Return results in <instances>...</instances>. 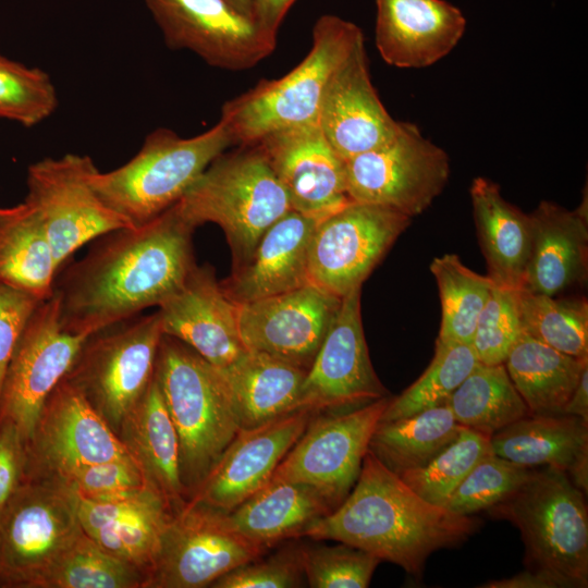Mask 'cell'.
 <instances>
[{
  "label": "cell",
  "instance_id": "6da1fadb",
  "mask_svg": "<svg viewBox=\"0 0 588 588\" xmlns=\"http://www.w3.org/2000/svg\"><path fill=\"white\" fill-rule=\"evenodd\" d=\"M194 230L172 206L142 225L95 238L86 255L54 282L62 328L89 335L158 307L196 265Z\"/></svg>",
  "mask_w": 588,
  "mask_h": 588
},
{
  "label": "cell",
  "instance_id": "7a4b0ae2",
  "mask_svg": "<svg viewBox=\"0 0 588 588\" xmlns=\"http://www.w3.org/2000/svg\"><path fill=\"white\" fill-rule=\"evenodd\" d=\"M477 526L474 517L422 499L368 450L344 501L301 537L356 547L418 579L431 553L462 543Z\"/></svg>",
  "mask_w": 588,
  "mask_h": 588
},
{
  "label": "cell",
  "instance_id": "3957f363",
  "mask_svg": "<svg viewBox=\"0 0 588 588\" xmlns=\"http://www.w3.org/2000/svg\"><path fill=\"white\" fill-rule=\"evenodd\" d=\"M194 229L218 224L243 265L266 230L292 208L285 189L257 145L218 156L174 205Z\"/></svg>",
  "mask_w": 588,
  "mask_h": 588
},
{
  "label": "cell",
  "instance_id": "277c9868",
  "mask_svg": "<svg viewBox=\"0 0 588 588\" xmlns=\"http://www.w3.org/2000/svg\"><path fill=\"white\" fill-rule=\"evenodd\" d=\"M311 37L309 52L292 71L262 79L223 105L220 119L233 144L247 146L274 132L318 123L332 73L364 35L356 24L326 14L315 23Z\"/></svg>",
  "mask_w": 588,
  "mask_h": 588
},
{
  "label": "cell",
  "instance_id": "5b68a950",
  "mask_svg": "<svg viewBox=\"0 0 588 588\" xmlns=\"http://www.w3.org/2000/svg\"><path fill=\"white\" fill-rule=\"evenodd\" d=\"M155 378L177 432L183 485L196 488L241 429L224 381L218 368L168 335Z\"/></svg>",
  "mask_w": 588,
  "mask_h": 588
},
{
  "label": "cell",
  "instance_id": "8992f818",
  "mask_svg": "<svg viewBox=\"0 0 588 588\" xmlns=\"http://www.w3.org/2000/svg\"><path fill=\"white\" fill-rule=\"evenodd\" d=\"M231 145V132L221 119L186 138L160 127L147 135L126 163L108 172L98 170L91 185L108 207L138 226L174 206Z\"/></svg>",
  "mask_w": 588,
  "mask_h": 588
},
{
  "label": "cell",
  "instance_id": "52a82bcc",
  "mask_svg": "<svg viewBox=\"0 0 588 588\" xmlns=\"http://www.w3.org/2000/svg\"><path fill=\"white\" fill-rule=\"evenodd\" d=\"M586 494L558 468H532L507 498L487 511L515 525L527 568L550 569L588 586Z\"/></svg>",
  "mask_w": 588,
  "mask_h": 588
},
{
  "label": "cell",
  "instance_id": "ba28073f",
  "mask_svg": "<svg viewBox=\"0 0 588 588\" xmlns=\"http://www.w3.org/2000/svg\"><path fill=\"white\" fill-rule=\"evenodd\" d=\"M162 338L158 311L109 324L86 338L64 378L117 432L154 378Z\"/></svg>",
  "mask_w": 588,
  "mask_h": 588
},
{
  "label": "cell",
  "instance_id": "9c48e42d",
  "mask_svg": "<svg viewBox=\"0 0 588 588\" xmlns=\"http://www.w3.org/2000/svg\"><path fill=\"white\" fill-rule=\"evenodd\" d=\"M83 531L76 494L56 478H25L0 514V587L37 588Z\"/></svg>",
  "mask_w": 588,
  "mask_h": 588
},
{
  "label": "cell",
  "instance_id": "30bf717a",
  "mask_svg": "<svg viewBox=\"0 0 588 588\" xmlns=\"http://www.w3.org/2000/svg\"><path fill=\"white\" fill-rule=\"evenodd\" d=\"M344 169L352 201L387 207L411 218L432 204L450 176L446 152L408 122H401L385 145L344 161Z\"/></svg>",
  "mask_w": 588,
  "mask_h": 588
},
{
  "label": "cell",
  "instance_id": "8fae6325",
  "mask_svg": "<svg viewBox=\"0 0 588 588\" xmlns=\"http://www.w3.org/2000/svg\"><path fill=\"white\" fill-rule=\"evenodd\" d=\"M98 171L89 156L45 158L27 171V201L39 217L60 269L83 245L110 231L133 228L91 185Z\"/></svg>",
  "mask_w": 588,
  "mask_h": 588
},
{
  "label": "cell",
  "instance_id": "7c38bea8",
  "mask_svg": "<svg viewBox=\"0 0 588 588\" xmlns=\"http://www.w3.org/2000/svg\"><path fill=\"white\" fill-rule=\"evenodd\" d=\"M411 217L387 207L351 201L319 220L308 250V277L338 297L362 287Z\"/></svg>",
  "mask_w": 588,
  "mask_h": 588
},
{
  "label": "cell",
  "instance_id": "4fadbf2b",
  "mask_svg": "<svg viewBox=\"0 0 588 588\" xmlns=\"http://www.w3.org/2000/svg\"><path fill=\"white\" fill-rule=\"evenodd\" d=\"M389 402L385 396L341 414L311 419L273 477L313 488L333 511L354 487Z\"/></svg>",
  "mask_w": 588,
  "mask_h": 588
},
{
  "label": "cell",
  "instance_id": "5bb4252c",
  "mask_svg": "<svg viewBox=\"0 0 588 588\" xmlns=\"http://www.w3.org/2000/svg\"><path fill=\"white\" fill-rule=\"evenodd\" d=\"M87 336L62 328L54 293L29 317L11 357L0 396V421L13 422L25 444L33 437L48 396L72 367Z\"/></svg>",
  "mask_w": 588,
  "mask_h": 588
},
{
  "label": "cell",
  "instance_id": "9a60e30c",
  "mask_svg": "<svg viewBox=\"0 0 588 588\" xmlns=\"http://www.w3.org/2000/svg\"><path fill=\"white\" fill-rule=\"evenodd\" d=\"M264 548L231 531L221 513L187 502L170 518L145 588H201L256 560Z\"/></svg>",
  "mask_w": 588,
  "mask_h": 588
},
{
  "label": "cell",
  "instance_id": "2e32d148",
  "mask_svg": "<svg viewBox=\"0 0 588 588\" xmlns=\"http://www.w3.org/2000/svg\"><path fill=\"white\" fill-rule=\"evenodd\" d=\"M25 450V478L57 477L78 465L132 458L107 420L65 378L48 396Z\"/></svg>",
  "mask_w": 588,
  "mask_h": 588
},
{
  "label": "cell",
  "instance_id": "e0dca14e",
  "mask_svg": "<svg viewBox=\"0 0 588 588\" xmlns=\"http://www.w3.org/2000/svg\"><path fill=\"white\" fill-rule=\"evenodd\" d=\"M171 49H187L209 65L250 69L275 49L253 19L225 0H145Z\"/></svg>",
  "mask_w": 588,
  "mask_h": 588
},
{
  "label": "cell",
  "instance_id": "ac0fdd59",
  "mask_svg": "<svg viewBox=\"0 0 588 588\" xmlns=\"http://www.w3.org/2000/svg\"><path fill=\"white\" fill-rule=\"evenodd\" d=\"M362 287L348 292L306 372L298 409L360 407L388 396L369 358L360 314Z\"/></svg>",
  "mask_w": 588,
  "mask_h": 588
},
{
  "label": "cell",
  "instance_id": "d6986e66",
  "mask_svg": "<svg viewBox=\"0 0 588 588\" xmlns=\"http://www.w3.org/2000/svg\"><path fill=\"white\" fill-rule=\"evenodd\" d=\"M341 299L309 283L238 304L242 343L246 351L270 355L307 371Z\"/></svg>",
  "mask_w": 588,
  "mask_h": 588
},
{
  "label": "cell",
  "instance_id": "ffe728a7",
  "mask_svg": "<svg viewBox=\"0 0 588 588\" xmlns=\"http://www.w3.org/2000/svg\"><path fill=\"white\" fill-rule=\"evenodd\" d=\"M314 413L301 408L254 428H241L189 502L221 513L236 507L272 478Z\"/></svg>",
  "mask_w": 588,
  "mask_h": 588
},
{
  "label": "cell",
  "instance_id": "44dd1931",
  "mask_svg": "<svg viewBox=\"0 0 588 588\" xmlns=\"http://www.w3.org/2000/svg\"><path fill=\"white\" fill-rule=\"evenodd\" d=\"M252 145L266 156L293 210L321 220L352 201L344 161L319 123L274 132Z\"/></svg>",
  "mask_w": 588,
  "mask_h": 588
},
{
  "label": "cell",
  "instance_id": "7402d4cb",
  "mask_svg": "<svg viewBox=\"0 0 588 588\" xmlns=\"http://www.w3.org/2000/svg\"><path fill=\"white\" fill-rule=\"evenodd\" d=\"M318 123L343 161L381 147L397 134L401 122L389 114L371 83L365 38L332 73Z\"/></svg>",
  "mask_w": 588,
  "mask_h": 588
},
{
  "label": "cell",
  "instance_id": "603a6c76",
  "mask_svg": "<svg viewBox=\"0 0 588 588\" xmlns=\"http://www.w3.org/2000/svg\"><path fill=\"white\" fill-rule=\"evenodd\" d=\"M237 308L238 304L224 294L213 269L195 265L157 311L163 335L186 344L216 368H224L246 352Z\"/></svg>",
  "mask_w": 588,
  "mask_h": 588
},
{
  "label": "cell",
  "instance_id": "cb8c5ba5",
  "mask_svg": "<svg viewBox=\"0 0 588 588\" xmlns=\"http://www.w3.org/2000/svg\"><path fill=\"white\" fill-rule=\"evenodd\" d=\"M375 40L381 58L402 69L429 66L462 39L466 19L445 0H376Z\"/></svg>",
  "mask_w": 588,
  "mask_h": 588
},
{
  "label": "cell",
  "instance_id": "d4e9b609",
  "mask_svg": "<svg viewBox=\"0 0 588 588\" xmlns=\"http://www.w3.org/2000/svg\"><path fill=\"white\" fill-rule=\"evenodd\" d=\"M76 509L81 527L89 538L112 556L140 568L148 576L172 517L171 504L160 493L144 486L108 501H93L76 494Z\"/></svg>",
  "mask_w": 588,
  "mask_h": 588
},
{
  "label": "cell",
  "instance_id": "484cf974",
  "mask_svg": "<svg viewBox=\"0 0 588 588\" xmlns=\"http://www.w3.org/2000/svg\"><path fill=\"white\" fill-rule=\"evenodd\" d=\"M318 221L293 209L277 220L247 260L220 282L224 294L244 304L309 284L308 250Z\"/></svg>",
  "mask_w": 588,
  "mask_h": 588
},
{
  "label": "cell",
  "instance_id": "4316f807",
  "mask_svg": "<svg viewBox=\"0 0 588 588\" xmlns=\"http://www.w3.org/2000/svg\"><path fill=\"white\" fill-rule=\"evenodd\" d=\"M530 216V247L522 290L559 296L585 284L588 273L587 204L575 210L543 200Z\"/></svg>",
  "mask_w": 588,
  "mask_h": 588
},
{
  "label": "cell",
  "instance_id": "83f0119b",
  "mask_svg": "<svg viewBox=\"0 0 588 588\" xmlns=\"http://www.w3.org/2000/svg\"><path fill=\"white\" fill-rule=\"evenodd\" d=\"M493 454L536 468L565 471L588 491V422L566 414H529L490 437Z\"/></svg>",
  "mask_w": 588,
  "mask_h": 588
},
{
  "label": "cell",
  "instance_id": "f1b7e54d",
  "mask_svg": "<svg viewBox=\"0 0 588 588\" xmlns=\"http://www.w3.org/2000/svg\"><path fill=\"white\" fill-rule=\"evenodd\" d=\"M117 433L140 469L148 487L171 505L182 503L180 442L155 378L126 414Z\"/></svg>",
  "mask_w": 588,
  "mask_h": 588
},
{
  "label": "cell",
  "instance_id": "f546056e",
  "mask_svg": "<svg viewBox=\"0 0 588 588\" xmlns=\"http://www.w3.org/2000/svg\"><path fill=\"white\" fill-rule=\"evenodd\" d=\"M473 215L488 277L501 287L520 290L530 247V216L501 195L489 179L473 180Z\"/></svg>",
  "mask_w": 588,
  "mask_h": 588
},
{
  "label": "cell",
  "instance_id": "4dcf8cb0",
  "mask_svg": "<svg viewBox=\"0 0 588 588\" xmlns=\"http://www.w3.org/2000/svg\"><path fill=\"white\" fill-rule=\"evenodd\" d=\"M330 512V504L313 488L272 476L236 507L220 513L231 531L266 549L301 537L310 523Z\"/></svg>",
  "mask_w": 588,
  "mask_h": 588
},
{
  "label": "cell",
  "instance_id": "1f68e13d",
  "mask_svg": "<svg viewBox=\"0 0 588 588\" xmlns=\"http://www.w3.org/2000/svg\"><path fill=\"white\" fill-rule=\"evenodd\" d=\"M241 428H254L298 409L306 370L270 355L246 351L218 368Z\"/></svg>",
  "mask_w": 588,
  "mask_h": 588
},
{
  "label": "cell",
  "instance_id": "d6a6232c",
  "mask_svg": "<svg viewBox=\"0 0 588 588\" xmlns=\"http://www.w3.org/2000/svg\"><path fill=\"white\" fill-rule=\"evenodd\" d=\"M58 270L34 208L25 200L0 208V283L45 301L53 293Z\"/></svg>",
  "mask_w": 588,
  "mask_h": 588
},
{
  "label": "cell",
  "instance_id": "836d02e7",
  "mask_svg": "<svg viewBox=\"0 0 588 588\" xmlns=\"http://www.w3.org/2000/svg\"><path fill=\"white\" fill-rule=\"evenodd\" d=\"M504 366L530 414H560L588 358L564 354L523 333Z\"/></svg>",
  "mask_w": 588,
  "mask_h": 588
},
{
  "label": "cell",
  "instance_id": "e575fe53",
  "mask_svg": "<svg viewBox=\"0 0 588 588\" xmlns=\"http://www.w3.org/2000/svg\"><path fill=\"white\" fill-rule=\"evenodd\" d=\"M448 403L391 421H380L368 450L396 475L419 468L458 434Z\"/></svg>",
  "mask_w": 588,
  "mask_h": 588
},
{
  "label": "cell",
  "instance_id": "d590c367",
  "mask_svg": "<svg viewBox=\"0 0 588 588\" xmlns=\"http://www.w3.org/2000/svg\"><path fill=\"white\" fill-rule=\"evenodd\" d=\"M456 421L487 437L530 414L504 364H478L448 400Z\"/></svg>",
  "mask_w": 588,
  "mask_h": 588
},
{
  "label": "cell",
  "instance_id": "8d00e7d4",
  "mask_svg": "<svg viewBox=\"0 0 588 588\" xmlns=\"http://www.w3.org/2000/svg\"><path fill=\"white\" fill-rule=\"evenodd\" d=\"M430 271L441 302V324L437 339L470 345L478 317L494 283L467 268L455 254L433 258Z\"/></svg>",
  "mask_w": 588,
  "mask_h": 588
},
{
  "label": "cell",
  "instance_id": "74e56055",
  "mask_svg": "<svg viewBox=\"0 0 588 588\" xmlns=\"http://www.w3.org/2000/svg\"><path fill=\"white\" fill-rule=\"evenodd\" d=\"M523 333L564 354L588 358V303L518 291Z\"/></svg>",
  "mask_w": 588,
  "mask_h": 588
},
{
  "label": "cell",
  "instance_id": "f35d334b",
  "mask_svg": "<svg viewBox=\"0 0 588 588\" xmlns=\"http://www.w3.org/2000/svg\"><path fill=\"white\" fill-rule=\"evenodd\" d=\"M146 580L144 571L112 556L82 531L37 588H145Z\"/></svg>",
  "mask_w": 588,
  "mask_h": 588
},
{
  "label": "cell",
  "instance_id": "ab89813d",
  "mask_svg": "<svg viewBox=\"0 0 588 588\" xmlns=\"http://www.w3.org/2000/svg\"><path fill=\"white\" fill-rule=\"evenodd\" d=\"M479 364L471 345L436 340L434 355L422 375L390 399L380 421H391L448 403L451 394Z\"/></svg>",
  "mask_w": 588,
  "mask_h": 588
},
{
  "label": "cell",
  "instance_id": "60d3db41",
  "mask_svg": "<svg viewBox=\"0 0 588 588\" xmlns=\"http://www.w3.org/2000/svg\"><path fill=\"white\" fill-rule=\"evenodd\" d=\"M491 452L489 437L462 426L456 438L426 465L399 476L422 499L445 507L473 467Z\"/></svg>",
  "mask_w": 588,
  "mask_h": 588
},
{
  "label": "cell",
  "instance_id": "b9f144b4",
  "mask_svg": "<svg viewBox=\"0 0 588 588\" xmlns=\"http://www.w3.org/2000/svg\"><path fill=\"white\" fill-rule=\"evenodd\" d=\"M58 106L50 76L0 54V118L34 126L49 118Z\"/></svg>",
  "mask_w": 588,
  "mask_h": 588
},
{
  "label": "cell",
  "instance_id": "7bdbcfd3",
  "mask_svg": "<svg viewBox=\"0 0 588 588\" xmlns=\"http://www.w3.org/2000/svg\"><path fill=\"white\" fill-rule=\"evenodd\" d=\"M532 468L492 452L482 457L452 493L445 509L471 516L501 502L530 475Z\"/></svg>",
  "mask_w": 588,
  "mask_h": 588
},
{
  "label": "cell",
  "instance_id": "ee69618b",
  "mask_svg": "<svg viewBox=\"0 0 588 588\" xmlns=\"http://www.w3.org/2000/svg\"><path fill=\"white\" fill-rule=\"evenodd\" d=\"M304 576L313 588H366L377 565L375 555L341 542L298 549Z\"/></svg>",
  "mask_w": 588,
  "mask_h": 588
},
{
  "label": "cell",
  "instance_id": "f6af8a7d",
  "mask_svg": "<svg viewBox=\"0 0 588 588\" xmlns=\"http://www.w3.org/2000/svg\"><path fill=\"white\" fill-rule=\"evenodd\" d=\"M518 291L493 285L478 317L470 344L480 364H504L523 334Z\"/></svg>",
  "mask_w": 588,
  "mask_h": 588
},
{
  "label": "cell",
  "instance_id": "bcb514c9",
  "mask_svg": "<svg viewBox=\"0 0 588 588\" xmlns=\"http://www.w3.org/2000/svg\"><path fill=\"white\" fill-rule=\"evenodd\" d=\"M56 478L78 497L108 501L147 486L132 458H117L72 467Z\"/></svg>",
  "mask_w": 588,
  "mask_h": 588
},
{
  "label": "cell",
  "instance_id": "7dc6e473",
  "mask_svg": "<svg viewBox=\"0 0 588 588\" xmlns=\"http://www.w3.org/2000/svg\"><path fill=\"white\" fill-rule=\"evenodd\" d=\"M304 576L298 550L284 551L267 560L247 562L215 580L213 588H293Z\"/></svg>",
  "mask_w": 588,
  "mask_h": 588
},
{
  "label": "cell",
  "instance_id": "c3c4849f",
  "mask_svg": "<svg viewBox=\"0 0 588 588\" xmlns=\"http://www.w3.org/2000/svg\"><path fill=\"white\" fill-rule=\"evenodd\" d=\"M41 302L30 294L0 283V396L19 339Z\"/></svg>",
  "mask_w": 588,
  "mask_h": 588
},
{
  "label": "cell",
  "instance_id": "681fc988",
  "mask_svg": "<svg viewBox=\"0 0 588 588\" xmlns=\"http://www.w3.org/2000/svg\"><path fill=\"white\" fill-rule=\"evenodd\" d=\"M25 442L9 421H0V514L25 479Z\"/></svg>",
  "mask_w": 588,
  "mask_h": 588
},
{
  "label": "cell",
  "instance_id": "f907efd6",
  "mask_svg": "<svg viewBox=\"0 0 588 588\" xmlns=\"http://www.w3.org/2000/svg\"><path fill=\"white\" fill-rule=\"evenodd\" d=\"M481 588H584L585 586L560 573L537 568L513 575L509 578L489 580Z\"/></svg>",
  "mask_w": 588,
  "mask_h": 588
},
{
  "label": "cell",
  "instance_id": "816d5d0a",
  "mask_svg": "<svg viewBox=\"0 0 588 588\" xmlns=\"http://www.w3.org/2000/svg\"><path fill=\"white\" fill-rule=\"evenodd\" d=\"M296 0H253V20L270 39L277 41L279 27Z\"/></svg>",
  "mask_w": 588,
  "mask_h": 588
},
{
  "label": "cell",
  "instance_id": "f5cc1de1",
  "mask_svg": "<svg viewBox=\"0 0 588 588\" xmlns=\"http://www.w3.org/2000/svg\"><path fill=\"white\" fill-rule=\"evenodd\" d=\"M561 413L577 416L588 422V366L584 368L577 385Z\"/></svg>",
  "mask_w": 588,
  "mask_h": 588
},
{
  "label": "cell",
  "instance_id": "db71d44e",
  "mask_svg": "<svg viewBox=\"0 0 588 588\" xmlns=\"http://www.w3.org/2000/svg\"><path fill=\"white\" fill-rule=\"evenodd\" d=\"M225 1L240 13L253 19V0H225Z\"/></svg>",
  "mask_w": 588,
  "mask_h": 588
}]
</instances>
